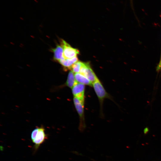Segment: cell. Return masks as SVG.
<instances>
[{"mask_svg": "<svg viewBox=\"0 0 161 161\" xmlns=\"http://www.w3.org/2000/svg\"><path fill=\"white\" fill-rule=\"evenodd\" d=\"M92 86L99 100L101 114H102L103 105L104 100L106 98L111 99L112 97L106 91L98 79L92 83Z\"/></svg>", "mask_w": 161, "mask_h": 161, "instance_id": "6da1fadb", "label": "cell"}, {"mask_svg": "<svg viewBox=\"0 0 161 161\" xmlns=\"http://www.w3.org/2000/svg\"><path fill=\"white\" fill-rule=\"evenodd\" d=\"M73 102L79 118V129L82 131L85 128L84 113V101L74 97Z\"/></svg>", "mask_w": 161, "mask_h": 161, "instance_id": "7a4b0ae2", "label": "cell"}, {"mask_svg": "<svg viewBox=\"0 0 161 161\" xmlns=\"http://www.w3.org/2000/svg\"><path fill=\"white\" fill-rule=\"evenodd\" d=\"M61 45L63 48V56L66 59H70L77 57L79 54L78 49L72 47L63 39L61 40Z\"/></svg>", "mask_w": 161, "mask_h": 161, "instance_id": "3957f363", "label": "cell"}, {"mask_svg": "<svg viewBox=\"0 0 161 161\" xmlns=\"http://www.w3.org/2000/svg\"><path fill=\"white\" fill-rule=\"evenodd\" d=\"M79 73L87 78L92 83L98 79L88 63L83 62Z\"/></svg>", "mask_w": 161, "mask_h": 161, "instance_id": "277c9868", "label": "cell"}, {"mask_svg": "<svg viewBox=\"0 0 161 161\" xmlns=\"http://www.w3.org/2000/svg\"><path fill=\"white\" fill-rule=\"evenodd\" d=\"M47 138L45 130L43 127L39 128V130L32 142L34 144V149L35 151L38 150L41 144H42Z\"/></svg>", "mask_w": 161, "mask_h": 161, "instance_id": "5b68a950", "label": "cell"}, {"mask_svg": "<svg viewBox=\"0 0 161 161\" xmlns=\"http://www.w3.org/2000/svg\"><path fill=\"white\" fill-rule=\"evenodd\" d=\"M72 90L74 97L84 101L85 85L77 82L72 88Z\"/></svg>", "mask_w": 161, "mask_h": 161, "instance_id": "8992f818", "label": "cell"}, {"mask_svg": "<svg viewBox=\"0 0 161 161\" xmlns=\"http://www.w3.org/2000/svg\"><path fill=\"white\" fill-rule=\"evenodd\" d=\"M78 61L77 57L70 59H66L63 56L58 62L66 69L71 70L72 66Z\"/></svg>", "mask_w": 161, "mask_h": 161, "instance_id": "52a82bcc", "label": "cell"}, {"mask_svg": "<svg viewBox=\"0 0 161 161\" xmlns=\"http://www.w3.org/2000/svg\"><path fill=\"white\" fill-rule=\"evenodd\" d=\"M53 53V59L55 61H59L63 57V48L61 45L57 44L56 47L52 49Z\"/></svg>", "mask_w": 161, "mask_h": 161, "instance_id": "ba28073f", "label": "cell"}, {"mask_svg": "<svg viewBox=\"0 0 161 161\" xmlns=\"http://www.w3.org/2000/svg\"><path fill=\"white\" fill-rule=\"evenodd\" d=\"M75 77L77 83L91 86H92V83L81 74L80 73H75Z\"/></svg>", "mask_w": 161, "mask_h": 161, "instance_id": "9c48e42d", "label": "cell"}, {"mask_svg": "<svg viewBox=\"0 0 161 161\" xmlns=\"http://www.w3.org/2000/svg\"><path fill=\"white\" fill-rule=\"evenodd\" d=\"M77 83L74 73L72 71H70L68 75L67 80L64 85L72 89Z\"/></svg>", "mask_w": 161, "mask_h": 161, "instance_id": "30bf717a", "label": "cell"}, {"mask_svg": "<svg viewBox=\"0 0 161 161\" xmlns=\"http://www.w3.org/2000/svg\"><path fill=\"white\" fill-rule=\"evenodd\" d=\"M83 64L81 61H77L72 66L71 70L75 73H79Z\"/></svg>", "mask_w": 161, "mask_h": 161, "instance_id": "8fae6325", "label": "cell"}, {"mask_svg": "<svg viewBox=\"0 0 161 161\" xmlns=\"http://www.w3.org/2000/svg\"><path fill=\"white\" fill-rule=\"evenodd\" d=\"M39 128L37 127L35 128L32 131L31 134V139L32 141L35 138L36 134L39 130Z\"/></svg>", "mask_w": 161, "mask_h": 161, "instance_id": "7c38bea8", "label": "cell"}, {"mask_svg": "<svg viewBox=\"0 0 161 161\" xmlns=\"http://www.w3.org/2000/svg\"><path fill=\"white\" fill-rule=\"evenodd\" d=\"M148 127H146L144 129V133L146 134L148 132Z\"/></svg>", "mask_w": 161, "mask_h": 161, "instance_id": "4fadbf2b", "label": "cell"}, {"mask_svg": "<svg viewBox=\"0 0 161 161\" xmlns=\"http://www.w3.org/2000/svg\"><path fill=\"white\" fill-rule=\"evenodd\" d=\"M34 0V1H35L36 2H37V3H38V1L37 0Z\"/></svg>", "mask_w": 161, "mask_h": 161, "instance_id": "5bb4252c", "label": "cell"}]
</instances>
